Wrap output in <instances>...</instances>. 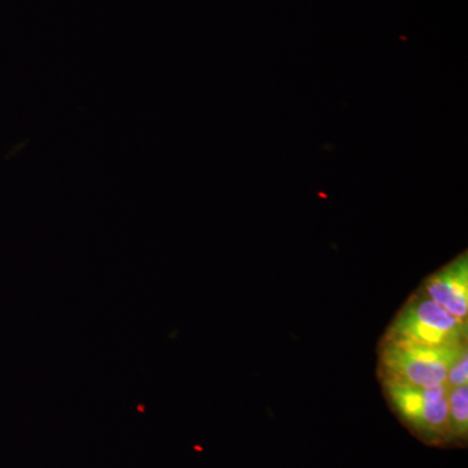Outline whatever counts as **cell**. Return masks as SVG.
<instances>
[{
    "label": "cell",
    "mask_w": 468,
    "mask_h": 468,
    "mask_svg": "<svg viewBox=\"0 0 468 468\" xmlns=\"http://www.w3.org/2000/svg\"><path fill=\"white\" fill-rule=\"evenodd\" d=\"M384 340L452 349L467 345V322L455 318L419 289L390 323Z\"/></svg>",
    "instance_id": "obj_1"
},
{
    "label": "cell",
    "mask_w": 468,
    "mask_h": 468,
    "mask_svg": "<svg viewBox=\"0 0 468 468\" xmlns=\"http://www.w3.org/2000/svg\"><path fill=\"white\" fill-rule=\"evenodd\" d=\"M467 350V345L452 349L418 346L384 340L380 344V378L419 388L446 384L449 368Z\"/></svg>",
    "instance_id": "obj_2"
},
{
    "label": "cell",
    "mask_w": 468,
    "mask_h": 468,
    "mask_svg": "<svg viewBox=\"0 0 468 468\" xmlns=\"http://www.w3.org/2000/svg\"><path fill=\"white\" fill-rule=\"evenodd\" d=\"M384 393L403 421L431 442L451 441L449 437V387L419 388L385 380Z\"/></svg>",
    "instance_id": "obj_3"
},
{
    "label": "cell",
    "mask_w": 468,
    "mask_h": 468,
    "mask_svg": "<svg viewBox=\"0 0 468 468\" xmlns=\"http://www.w3.org/2000/svg\"><path fill=\"white\" fill-rule=\"evenodd\" d=\"M421 291L455 318L467 322L468 257L462 252L457 258L427 277Z\"/></svg>",
    "instance_id": "obj_4"
},
{
    "label": "cell",
    "mask_w": 468,
    "mask_h": 468,
    "mask_svg": "<svg viewBox=\"0 0 468 468\" xmlns=\"http://www.w3.org/2000/svg\"><path fill=\"white\" fill-rule=\"evenodd\" d=\"M449 437L462 441L468 432V384L449 388Z\"/></svg>",
    "instance_id": "obj_5"
},
{
    "label": "cell",
    "mask_w": 468,
    "mask_h": 468,
    "mask_svg": "<svg viewBox=\"0 0 468 468\" xmlns=\"http://www.w3.org/2000/svg\"><path fill=\"white\" fill-rule=\"evenodd\" d=\"M468 384V350L463 351L449 368L446 385L449 388Z\"/></svg>",
    "instance_id": "obj_6"
}]
</instances>
